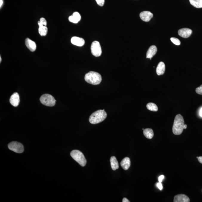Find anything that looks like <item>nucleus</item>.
Here are the masks:
<instances>
[{
    "instance_id": "4",
    "label": "nucleus",
    "mask_w": 202,
    "mask_h": 202,
    "mask_svg": "<svg viewBox=\"0 0 202 202\" xmlns=\"http://www.w3.org/2000/svg\"><path fill=\"white\" fill-rule=\"evenodd\" d=\"M70 155L74 160L79 164L81 166H84L86 165L87 161L82 153L78 150H73L70 153Z\"/></svg>"
},
{
    "instance_id": "13",
    "label": "nucleus",
    "mask_w": 202,
    "mask_h": 202,
    "mask_svg": "<svg viewBox=\"0 0 202 202\" xmlns=\"http://www.w3.org/2000/svg\"><path fill=\"white\" fill-rule=\"evenodd\" d=\"M174 202H189L190 199L188 196L184 194H179L174 197Z\"/></svg>"
},
{
    "instance_id": "5",
    "label": "nucleus",
    "mask_w": 202,
    "mask_h": 202,
    "mask_svg": "<svg viewBox=\"0 0 202 202\" xmlns=\"http://www.w3.org/2000/svg\"><path fill=\"white\" fill-rule=\"evenodd\" d=\"M41 103L47 107H52L55 105L56 100L52 95L49 94H44L40 98Z\"/></svg>"
},
{
    "instance_id": "25",
    "label": "nucleus",
    "mask_w": 202,
    "mask_h": 202,
    "mask_svg": "<svg viewBox=\"0 0 202 202\" xmlns=\"http://www.w3.org/2000/svg\"><path fill=\"white\" fill-rule=\"evenodd\" d=\"M39 22L41 24L43 25V26H47V21L46 20H45V19L44 18H41L40 19Z\"/></svg>"
},
{
    "instance_id": "34",
    "label": "nucleus",
    "mask_w": 202,
    "mask_h": 202,
    "mask_svg": "<svg viewBox=\"0 0 202 202\" xmlns=\"http://www.w3.org/2000/svg\"><path fill=\"white\" fill-rule=\"evenodd\" d=\"M1 60H2V58H1V57H0V62L1 63Z\"/></svg>"
},
{
    "instance_id": "6",
    "label": "nucleus",
    "mask_w": 202,
    "mask_h": 202,
    "mask_svg": "<svg viewBox=\"0 0 202 202\" xmlns=\"http://www.w3.org/2000/svg\"><path fill=\"white\" fill-rule=\"evenodd\" d=\"M91 53L96 57L100 56L102 53V50L100 43L97 41H94L91 44Z\"/></svg>"
},
{
    "instance_id": "18",
    "label": "nucleus",
    "mask_w": 202,
    "mask_h": 202,
    "mask_svg": "<svg viewBox=\"0 0 202 202\" xmlns=\"http://www.w3.org/2000/svg\"><path fill=\"white\" fill-rule=\"evenodd\" d=\"M38 24L39 25V33L41 36H45L48 32V28L46 26H43L40 23L39 21L38 22Z\"/></svg>"
},
{
    "instance_id": "11",
    "label": "nucleus",
    "mask_w": 202,
    "mask_h": 202,
    "mask_svg": "<svg viewBox=\"0 0 202 202\" xmlns=\"http://www.w3.org/2000/svg\"><path fill=\"white\" fill-rule=\"evenodd\" d=\"M71 42L74 45L79 47H82L84 45L85 41L83 38L78 37H73L71 39Z\"/></svg>"
},
{
    "instance_id": "3",
    "label": "nucleus",
    "mask_w": 202,
    "mask_h": 202,
    "mask_svg": "<svg viewBox=\"0 0 202 202\" xmlns=\"http://www.w3.org/2000/svg\"><path fill=\"white\" fill-rule=\"evenodd\" d=\"M85 80L88 83L97 85L101 83L102 78L101 75L97 72L90 71L85 75Z\"/></svg>"
},
{
    "instance_id": "35",
    "label": "nucleus",
    "mask_w": 202,
    "mask_h": 202,
    "mask_svg": "<svg viewBox=\"0 0 202 202\" xmlns=\"http://www.w3.org/2000/svg\"><path fill=\"white\" fill-rule=\"evenodd\" d=\"M197 159L198 158V157H197Z\"/></svg>"
},
{
    "instance_id": "1",
    "label": "nucleus",
    "mask_w": 202,
    "mask_h": 202,
    "mask_svg": "<svg viewBox=\"0 0 202 202\" xmlns=\"http://www.w3.org/2000/svg\"><path fill=\"white\" fill-rule=\"evenodd\" d=\"M185 125L184 120L182 115L178 114L175 118L173 126L172 132L174 135H179L182 133Z\"/></svg>"
},
{
    "instance_id": "17",
    "label": "nucleus",
    "mask_w": 202,
    "mask_h": 202,
    "mask_svg": "<svg viewBox=\"0 0 202 202\" xmlns=\"http://www.w3.org/2000/svg\"><path fill=\"white\" fill-rule=\"evenodd\" d=\"M121 165L124 170H127L131 166L130 159L129 157L125 158L121 162Z\"/></svg>"
},
{
    "instance_id": "9",
    "label": "nucleus",
    "mask_w": 202,
    "mask_h": 202,
    "mask_svg": "<svg viewBox=\"0 0 202 202\" xmlns=\"http://www.w3.org/2000/svg\"><path fill=\"white\" fill-rule=\"evenodd\" d=\"M140 17L143 21L148 22L153 17V14L150 11H144L141 13Z\"/></svg>"
},
{
    "instance_id": "19",
    "label": "nucleus",
    "mask_w": 202,
    "mask_h": 202,
    "mask_svg": "<svg viewBox=\"0 0 202 202\" xmlns=\"http://www.w3.org/2000/svg\"><path fill=\"white\" fill-rule=\"evenodd\" d=\"M110 162L112 169L113 170H116V169H118V163L115 157H113V156L112 157L110 158Z\"/></svg>"
},
{
    "instance_id": "24",
    "label": "nucleus",
    "mask_w": 202,
    "mask_h": 202,
    "mask_svg": "<svg viewBox=\"0 0 202 202\" xmlns=\"http://www.w3.org/2000/svg\"><path fill=\"white\" fill-rule=\"evenodd\" d=\"M195 91L197 94L202 95V85L196 88Z\"/></svg>"
},
{
    "instance_id": "12",
    "label": "nucleus",
    "mask_w": 202,
    "mask_h": 202,
    "mask_svg": "<svg viewBox=\"0 0 202 202\" xmlns=\"http://www.w3.org/2000/svg\"><path fill=\"white\" fill-rule=\"evenodd\" d=\"M25 44L27 48L32 52H34L36 49V45L35 42L29 38H26L25 40Z\"/></svg>"
},
{
    "instance_id": "28",
    "label": "nucleus",
    "mask_w": 202,
    "mask_h": 202,
    "mask_svg": "<svg viewBox=\"0 0 202 202\" xmlns=\"http://www.w3.org/2000/svg\"><path fill=\"white\" fill-rule=\"evenodd\" d=\"M164 175H160L158 178V181L160 182H161L164 179Z\"/></svg>"
},
{
    "instance_id": "14",
    "label": "nucleus",
    "mask_w": 202,
    "mask_h": 202,
    "mask_svg": "<svg viewBox=\"0 0 202 202\" xmlns=\"http://www.w3.org/2000/svg\"><path fill=\"white\" fill-rule=\"evenodd\" d=\"M157 48L155 45L151 46L149 48L147 54V58H152L157 53Z\"/></svg>"
},
{
    "instance_id": "22",
    "label": "nucleus",
    "mask_w": 202,
    "mask_h": 202,
    "mask_svg": "<svg viewBox=\"0 0 202 202\" xmlns=\"http://www.w3.org/2000/svg\"><path fill=\"white\" fill-rule=\"evenodd\" d=\"M147 107L150 111L157 112L158 110V107L156 104L153 103H149L147 104Z\"/></svg>"
},
{
    "instance_id": "27",
    "label": "nucleus",
    "mask_w": 202,
    "mask_h": 202,
    "mask_svg": "<svg viewBox=\"0 0 202 202\" xmlns=\"http://www.w3.org/2000/svg\"><path fill=\"white\" fill-rule=\"evenodd\" d=\"M157 186L158 188L159 189L161 190H161L163 189V186L161 182H159V183H158L157 184Z\"/></svg>"
},
{
    "instance_id": "2",
    "label": "nucleus",
    "mask_w": 202,
    "mask_h": 202,
    "mask_svg": "<svg viewBox=\"0 0 202 202\" xmlns=\"http://www.w3.org/2000/svg\"><path fill=\"white\" fill-rule=\"evenodd\" d=\"M107 116V113L104 110H98L91 115L89 118V121L91 124H95L103 122Z\"/></svg>"
},
{
    "instance_id": "8",
    "label": "nucleus",
    "mask_w": 202,
    "mask_h": 202,
    "mask_svg": "<svg viewBox=\"0 0 202 202\" xmlns=\"http://www.w3.org/2000/svg\"><path fill=\"white\" fill-rule=\"evenodd\" d=\"M10 103L14 107H17L20 103V97L18 93L15 92L11 96L10 100Z\"/></svg>"
},
{
    "instance_id": "16",
    "label": "nucleus",
    "mask_w": 202,
    "mask_h": 202,
    "mask_svg": "<svg viewBox=\"0 0 202 202\" xmlns=\"http://www.w3.org/2000/svg\"><path fill=\"white\" fill-rule=\"evenodd\" d=\"M165 70H166V67H165L164 63L162 61L160 62L158 65L157 69H156L157 74L159 76L163 75L165 73Z\"/></svg>"
},
{
    "instance_id": "15",
    "label": "nucleus",
    "mask_w": 202,
    "mask_h": 202,
    "mask_svg": "<svg viewBox=\"0 0 202 202\" xmlns=\"http://www.w3.org/2000/svg\"><path fill=\"white\" fill-rule=\"evenodd\" d=\"M81 19V15L77 12L74 13L72 16H70L69 18V21L74 23H77L80 21Z\"/></svg>"
},
{
    "instance_id": "10",
    "label": "nucleus",
    "mask_w": 202,
    "mask_h": 202,
    "mask_svg": "<svg viewBox=\"0 0 202 202\" xmlns=\"http://www.w3.org/2000/svg\"><path fill=\"white\" fill-rule=\"evenodd\" d=\"M192 30L188 28H182L178 31V34L180 36L184 38L189 37L192 33Z\"/></svg>"
},
{
    "instance_id": "26",
    "label": "nucleus",
    "mask_w": 202,
    "mask_h": 202,
    "mask_svg": "<svg viewBox=\"0 0 202 202\" xmlns=\"http://www.w3.org/2000/svg\"><path fill=\"white\" fill-rule=\"evenodd\" d=\"M97 4L100 6L102 7L104 4V0H95Z\"/></svg>"
},
{
    "instance_id": "7",
    "label": "nucleus",
    "mask_w": 202,
    "mask_h": 202,
    "mask_svg": "<svg viewBox=\"0 0 202 202\" xmlns=\"http://www.w3.org/2000/svg\"><path fill=\"white\" fill-rule=\"evenodd\" d=\"M8 147L10 150L17 153H23L24 150L23 144L16 141H13L10 143Z\"/></svg>"
},
{
    "instance_id": "31",
    "label": "nucleus",
    "mask_w": 202,
    "mask_h": 202,
    "mask_svg": "<svg viewBox=\"0 0 202 202\" xmlns=\"http://www.w3.org/2000/svg\"><path fill=\"white\" fill-rule=\"evenodd\" d=\"M3 3V0H0V7H1L2 6Z\"/></svg>"
},
{
    "instance_id": "23",
    "label": "nucleus",
    "mask_w": 202,
    "mask_h": 202,
    "mask_svg": "<svg viewBox=\"0 0 202 202\" xmlns=\"http://www.w3.org/2000/svg\"><path fill=\"white\" fill-rule=\"evenodd\" d=\"M171 41L174 44L176 45H181V42L180 41L178 38H171L170 39Z\"/></svg>"
},
{
    "instance_id": "20",
    "label": "nucleus",
    "mask_w": 202,
    "mask_h": 202,
    "mask_svg": "<svg viewBox=\"0 0 202 202\" xmlns=\"http://www.w3.org/2000/svg\"><path fill=\"white\" fill-rule=\"evenodd\" d=\"M144 134L146 138L148 139H151L154 137V132L152 129H146L144 130Z\"/></svg>"
},
{
    "instance_id": "36",
    "label": "nucleus",
    "mask_w": 202,
    "mask_h": 202,
    "mask_svg": "<svg viewBox=\"0 0 202 202\" xmlns=\"http://www.w3.org/2000/svg\"><path fill=\"white\" fill-rule=\"evenodd\" d=\"M143 129V130H144V129Z\"/></svg>"
},
{
    "instance_id": "29",
    "label": "nucleus",
    "mask_w": 202,
    "mask_h": 202,
    "mask_svg": "<svg viewBox=\"0 0 202 202\" xmlns=\"http://www.w3.org/2000/svg\"><path fill=\"white\" fill-rule=\"evenodd\" d=\"M122 202H129V200H128L127 198H124L122 200Z\"/></svg>"
},
{
    "instance_id": "21",
    "label": "nucleus",
    "mask_w": 202,
    "mask_h": 202,
    "mask_svg": "<svg viewBox=\"0 0 202 202\" xmlns=\"http://www.w3.org/2000/svg\"><path fill=\"white\" fill-rule=\"evenodd\" d=\"M190 4L196 8H202V0H189Z\"/></svg>"
},
{
    "instance_id": "32",
    "label": "nucleus",
    "mask_w": 202,
    "mask_h": 202,
    "mask_svg": "<svg viewBox=\"0 0 202 202\" xmlns=\"http://www.w3.org/2000/svg\"><path fill=\"white\" fill-rule=\"evenodd\" d=\"M200 116L202 117V107L201 109V110H200Z\"/></svg>"
},
{
    "instance_id": "33",
    "label": "nucleus",
    "mask_w": 202,
    "mask_h": 202,
    "mask_svg": "<svg viewBox=\"0 0 202 202\" xmlns=\"http://www.w3.org/2000/svg\"><path fill=\"white\" fill-rule=\"evenodd\" d=\"M187 127V125L186 124H185V125H184V129H186Z\"/></svg>"
},
{
    "instance_id": "30",
    "label": "nucleus",
    "mask_w": 202,
    "mask_h": 202,
    "mask_svg": "<svg viewBox=\"0 0 202 202\" xmlns=\"http://www.w3.org/2000/svg\"><path fill=\"white\" fill-rule=\"evenodd\" d=\"M199 162L200 163L202 164V157H199L198 158Z\"/></svg>"
}]
</instances>
